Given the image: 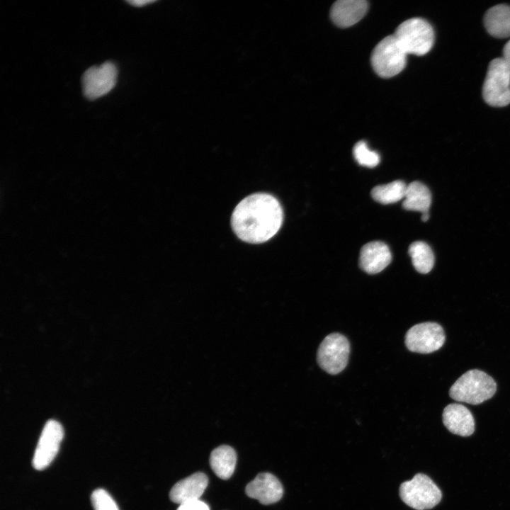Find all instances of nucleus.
Segmentation results:
<instances>
[{
    "instance_id": "22",
    "label": "nucleus",
    "mask_w": 510,
    "mask_h": 510,
    "mask_svg": "<svg viewBox=\"0 0 510 510\" xmlns=\"http://www.w3.org/2000/svg\"><path fill=\"white\" fill-rule=\"evenodd\" d=\"M91 499L94 510H119L114 499L103 489L94 490Z\"/></svg>"
},
{
    "instance_id": "26",
    "label": "nucleus",
    "mask_w": 510,
    "mask_h": 510,
    "mask_svg": "<svg viewBox=\"0 0 510 510\" xmlns=\"http://www.w3.org/2000/svg\"><path fill=\"white\" fill-rule=\"evenodd\" d=\"M429 212H428L422 213V215H421V220H422V221L426 222V221H427V220H429Z\"/></svg>"
},
{
    "instance_id": "15",
    "label": "nucleus",
    "mask_w": 510,
    "mask_h": 510,
    "mask_svg": "<svg viewBox=\"0 0 510 510\" xmlns=\"http://www.w3.org/2000/svg\"><path fill=\"white\" fill-rule=\"evenodd\" d=\"M368 8L365 0H339L332 5L330 16L337 26L347 28L361 21Z\"/></svg>"
},
{
    "instance_id": "25",
    "label": "nucleus",
    "mask_w": 510,
    "mask_h": 510,
    "mask_svg": "<svg viewBox=\"0 0 510 510\" xmlns=\"http://www.w3.org/2000/svg\"><path fill=\"white\" fill-rule=\"evenodd\" d=\"M128 3L130 4L135 6H142L147 4L152 3V1H146V0H134V1H127Z\"/></svg>"
},
{
    "instance_id": "18",
    "label": "nucleus",
    "mask_w": 510,
    "mask_h": 510,
    "mask_svg": "<svg viewBox=\"0 0 510 510\" xmlns=\"http://www.w3.org/2000/svg\"><path fill=\"white\" fill-rule=\"evenodd\" d=\"M431 203L429 189L419 181L407 186L402 207L407 210L428 212Z\"/></svg>"
},
{
    "instance_id": "3",
    "label": "nucleus",
    "mask_w": 510,
    "mask_h": 510,
    "mask_svg": "<svg viewBox=\"0 0 510 510\" xmlns=\"http://www.w3.org/2000/svg\"><path fill=\"white\" fill-rule=\"evenodd\" d=\"M393 35L407 55H424L434 42L432 26L421 18H412L402 22Z\"/></svg>"
},
{
    "instance_id": "24",
    "label": "nucleus",
    "mask_w": 510,
    "mask_h": 510,
    "mask_svg": "<svg viewBox=\"0 0 510 510\" xmlns=\"http://www.w3.org/2000/svg\"><path fill=\"white\" fill-rule=\"evenodd\" d=\"M503 58L510 64V40L505 44L503 49Z\"/></svg>"
},
{
    "instance_id": "12",
    "label": "nucleus",
    "mask_w": 510,
    "mask_h": 510,
    "mask_svg": "<svg viewBox=\"0 0 510 510\" xmlns=\"http://www.w3.org/2000/svg\"><path fill=\"white\" fill-rule=\"evenodd\" d=\"M392 259L386 244L373 241L363 245L360 251L359 265L368 274H375L385 269Z\"/></svg>"
},
{
    "instance_id": "1",
    "label": "nucleus",
    "mask_w": 510,
    "mask_h": 510,
    "mask_svg": "<svg viewBox=\"0 0 510 510\" xmlns=\"http://www.w3.org/2000/svg\"><path fill=\"white\" fill-rule=\"evenodd\" d=\"M283 210L273 196L251 194L241 200L234 208L232 227L242 240L252 244L263 243L272 238L283 222Z\"/></svg>"
},
{
    "instance_id": "17",
    "label": "nucleus",
    "mask_w": 510,
    "mask_h": 510,
    "mask_svg": "<svg viewBox=\"0 0 510 510\" xmlns=\"http://www.w3.org/2000/svg\"><path fill=\"white\" fill-rule=\"evenodd\" d=\"M237 463L235 450L227 445L215 448L210 456V465L214 473L222 480L229 479L233 474Z\"/></svg>"
},
{
    "instance_id": "8",
    "label": "nucleus",
    "mask_w": 510,
    "mask_h": 510,
    "mask_svg": "<svg viewBox=\"0 0 510 510\" xmlns=\"http://www.w3.org/2000/svg\"><path fill=\"white\" fill-rule=\"evenodd\" d=\"M446 340L443 327L436 322H422L412 327L405 336L407 348L419 353H430L442 347Z\"/></svg>"
},
{
    "instance_id": "4",
    "label": "nucleus",
    "mask_w": 510,
    "mask_h": 510,
    "mask_svg": "<svg viewBox=\"0 0 510 510\" xmlns=\"http://www.w3.org/2000/svg\"><path fill=\"white\" fill-rule=\"evenodd\" d=\"M482 96L491 106L503 107L510 103V64L503 57L490 62L482 86Z\"/></svg>"
},
{
    "instance_id": "13",
    "label": "nucleus",
    "mask_w": 510,
    "mask_h": 510,
    "mask_svg": "<svg viewBox=\"0 0 510 510\" xmlns=\"http://www.w3.org/2000/svg\"><path fill=\"white\" fill-rule=\"evenodd\" d=\"M208 484V478L203 472H196L176 482L169 492L170 499L176 503L198 500Z\"/></svg>"
},
{
    "instance_id": "10",
    "label": "nucleus",
    "mask_w": 510,
    "mask_h": 510,
    "mask_svg": "<svg viewBox=\"0 0 510 510\" xmlns=\"http://www.w3.org/2000/svg\"><path fill=\"white\" fill-rule=\"evenodd\" d=\"M64 430L57 421L50 419L45 424L38 440L32 460L33 467L38 470L46 468L57 455Z\"/></svg>"
},
{
    "instance_id": "21",
    "label": "nucleus",
    "mask_w": 510,
    "mask_h": 510,
    "mask_svg": "<svg viewBox=\"0 0 510 510\" xmlns=\"http://www.w3.org/2000/svg\"><path fill=\"white\" fill-rule=\"evenodd\" d=\"M353 154L360 165L369 168L375 167L380 161L379 154L370 150L365 141H359L354 145Z\"/></svg>"
},
{
    "instance_id": "19",
    "label": "nucleus",
    "mask_w": 510,
    "mask_h": 510,
    "mask_svg": "<svg viewBox=\"0 0 510 510\" xmlns=\"http://www.w3.org/2000/svg\"><path fill=\"white\" fill-rule=\"evenodd\" d=\"M409 254L411 256L414 268L421 273H427L434 265V255L431 247L425 242L417 241L409 246Z\"/></svg>"
},
{
    "instance_id": "14",
    "label": "nucleus",
    "mask_w": 510,
    "mask_h": 510,
    "mask_svg": "<svg viewBox=\"0 0 510 510\" xmlns=\"http://www.w3.org/2000/svg\"><path fill=\"white\" fill-rule=\"evenodd\" d=\"M443 422L448 431L461 436H469L475 431V420L472 413L460 404H450L444 408Z\"/></svg>"
},
{
    "instance_id": "5",
    "label": "nucleus",
    "mask_w": 510,
    "mask_h": 510,
    "mask_svg": "<svg viewBox=\"0 0 510 510\" xmlns=\"http://www.w3.org/2000/svg\"><path fill=\"white\" fill-rule=\"evenodd\" d=\"M400 496L409 506L425 510L436 506L441 499L442 493L429 477L418 473L411 480L401 484Z\"/></svg>"
},
{
    "instance_id": "16",
    "label": "nucleus",
    "mask_w": 510,
    "mask_h": 510,
    "mask_svg": "<svg viewBox=\"0 0 510 510\" xmlns=\"http://www.w3.org/2000/svg\"><path fill=\"white\" fill-rule=\"evenodd\" d=\"M487 31L497 38L510 37V6L498 4L489 8L484 16Z\"/></svg>"
},
{
    "instance_id": "7",
    "label": "nucleus",
    "mask_w": 510,
    "mask_h": 510,
    "mask_svg": "<svg viewBox=\"0 0 510 510\" xmlns=\"http://www.w3.org/2000/svg\"><path fill=\"white\" fill-rule=\"evenodd\" d=\"M350 353V344L344 335L332 333L320 344L317 355L319 366L327 373L335 375L347 365Z\"/></svg>"
},
{
    "instance_id": "23",
    "label": "nucleus",
    "mask_w": 510,
    "mask_h": 510,
    "mask_svg": "<svg viewBox=\"0 0 510 510\" xmlns=\"http://www.w3.org/2000/svg\"><path fill=\"white\" fill-rule=\"evenodd\" d=\"M177 510H210V509L205 502L198 499L180 504Z\"/></svg>"
},
{
    "instance_id": "2",
    "label": "nucleus",
    "mask_w": 510,
    "mask_h": 510,
    "mask_svg": "<svg viewBox=\"0 0 510 510\" xmlns=\"http://www.w3.org/2000/svg\"><path fill=\"white\" fill-rule=\"evenodd\" d=\"M497 383L486 373L472 369L463 374L451 386L450 397L458 402L479 404L495 394Z\"/></svg>"
},
{
    "instance_id": "11",
    "label": "nucleus",
    "mask_w": 510,
    "mask_h": 510,
    "mask_svg": "<svg viewBox=\"0 0 510 510\" xmlns=\"http://www.w3.org/2000/svg\"><path fill=\"white\" fill-rule=\"evenodd\" d=\"M245 492L248 497L268 505L281 499L283 487L276 476L268 472H262L248 483Z\"/></svg>"
},
{
    "instance_id": "9",
    "label": "nucleus",
    "mask_w": 510,
    "mask_h": 510,
    "mask_svg": "<svg viewBox=\"0 0 510 510\" xmlns=\"http://www.w3.org/2000/svg\"><path fill=\"white\" fill-rule=\"evenodd\" d=\"M117 73L116 66L109 61L89 67L81 77L84 96L94 100L108 93L115 86Z\"/></svg>"
},
{
    "instance_id": "6",
    "label": "nucleus",
    "mask_w": 510,
    "mask_h": 510,
    "mask_svg": "<svg viewBox=\"0 0 510 510\" xmlns=\"http://www.w3.org/2000/svg\"><path fill=\"white\" fill-rule=\"evenodd\" d=\"M407 54L395 37L388 35L373 49L370 61L375 73L382 78H390L401 72L406 66Z\"/></svg>"
},
{
    "instance_id": "20",
    "label": "nucleus",
    "mask_w": 510,
    "mask_h": 510,
    "mask_svg": "<svg viewBox=\"0 0 510 510\" xmlns=\"http://www.w3.org/2000/svg\"><path fill=\"white\" fill-rule=\"evenodd\" d=\"M407 185L400 180L387 184L375 186L370 192L372 198L378 203L390 204L396 203L404 197Z\"/></svg>"
}]
</instances>
